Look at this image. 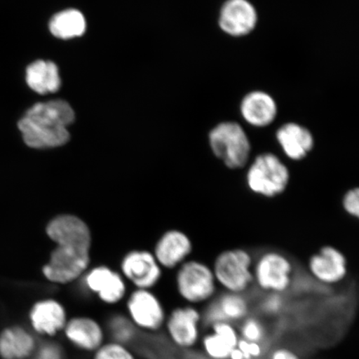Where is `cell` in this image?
Segmentation results:
<instances>
[{"label":"cell","mask_w":359,"mask_h":359,"mask_svg":"<svg viewBox=\"0 0 359 359\" xmlns=\"http://www.w3.org/2000/svg\"><path fill=\"white\" fill-rule=\"evenodd\" d=\"M229 359H247L241 350L237 347L232 350L230 358Z\"/></svg>","instance_id":"35"},{"label":"cell","mask_w":359,"mask_h":359,"mask_svg":"<svg viewBox=\"0 0 359 359\" xmlns=\"http://www.w3.org/2000/svg\"><path fill=\"white\" fill-rule=\"evenodd\" d=\"M293 275V264L279 251H266L254 262V282L266 293H285L291 287Z\"/></svg>","instance_id":"8"},{"label":"cell","mask_w":359,"mask_h":359,"mask_svg":"<svg viewBox=\"0 0 359 359\" xmlns=\"http://www.w3.org/2000/svg\"><path fill=\"white\" fill-rule=\"evenodd\" d=\"M237 348L241 350L247 359L258 358L262 354V344L248 342V341L240 339Z\"/></svg>","instance_id":"32"},{"label":"cell","mask_w":359,"mask_h":359,"mask_svg":"<svg viewBox=\"0 0 359 359\" xmlns=\"http://www.w3.org/2000/svg\"><path fill=\"white\" fill-rule=\"evenodd\" d=\"M214 300L224 321L236 324L249 316L250 305L243 294L226 292Z\"/></svg>","instance_id":"25"},{"label":"cell","mask_w":359,"mask_h":359,"mask_svg":"<svg viewBox=\"0 0 359 359\" xmlns=\"http://www.w3.org/2000/svg\"><path fill=\"white\" fill-rule=\"evenodd\" d=\"M177 294L192 306L208 304L217 297L218 285L212 269L197 260H187L176 276Z\"/></svg>","instance_id":"3"},{"label":"cell","mask_w":359,"mask_h":359,"mask_svg":"<svg viewBox=\"0 0 359 359\" xmlns=\"http://www.w3.org/2000/svg\"><path fill=\"white\" fill-rule=\"evenodd\" d=\"M121 268L123 276L136 289L152 290L161 278L160 264L154 255L147 250H133L126 255Z\"/></svg>","instance_id":"13"},{"label":"cell","mask_w":359,"mask_h":359,"mask_svg":"<svg viewBox=\"0 0 359 359\" xmlns=\"http://www.w3.org/2000/svg\"><path fill=\"white\" fill-rule=\"evenodd\" d=\"M26 82L39 94L55 93L61 86L60 72L50 61L38 60L27 67Z\"/></svg>","instance_id":"22"},{"label":"cell","mask_w":359,"mask_h":359,"mask_svg":"<svg viewBox=\"0 0 359 359\" xmlns=\"http://www.w3.org/2000/svg\"><path fill=\"white\" fill-rule=\"evenodd\" d=\"M71 314L60 299L47 297L34 303L29 312V330L40 340L60 339Z\"/></svg>","instance_id":"10"},{"label":"cell","mask_w":359,"mask_h":359,"mask_svg":"<svg viewBox=\"0 0 359 359\" xmlns=\"http://www.w3.org/2000/svg\"><path fill=\"white\" fill-rule=\"evenodd\" d=\"M18 128L25 144L34 149H48L66 144L70 134L67 128L53 127L33 122L25 116L20 120Z\"/></svg>","instance_id":"17"},{"label":"cell","mask_w":359,"mask_h":359,"mask_svg":"<svg viewBox=\"0 0 359 359\" xmlns=\"http://www.w3.org/2000/svg\"><path fill=\"white\" fill-rule=\"evenodd\" d=\"M199 347L208 359H229L235 348L222 336L210 330L202 334Z\"/></svg>","instance_id":"26"},{"label":"cell","mask_w":359,"mask_h":359,"mask_svg":"<svg viewBox=\"0 0 359 359\" xmlns=\"http://www.w3.org/2000/svg\"><path fill=\"white\" fill-rule=\"evenodd\" d=\"M90 250L79 247L57 245L43 268L45 279L55 285H69L87 271Z\"/></svg>","instance_id":"9"},{"label":"cell","mask_w":359,"mask_h":359,"mask_svg":"<svg viewBox=\"0 0 359 359\" xmlns=\"http://www.w3.org/2000/svg\"><path fill=\"white\" fill-rule=\"evenodd\" d=\"M210 150L217 159L231 170L248 165L251 143L243 128L236 122H223L215 126L208 135Z\"/></svg>","instance_id":"2"},{"label":"cell","mask_w":359,"mask_h":359,"mask_svg":"<svg viewBox=\"0 0 359 359\" xmlns=\"http://www.w3.org/2000/svg\"><path fill=\"white\" fill-rule=\"evenodd\" d=\"M208 330L214 332L226 339L233 347H237L238 343L241 339L239 330L235 324L227 321L215 323V324L210 326Z\"/></svg>","instance_id":"30"},{"label":"cell","mask_w":359,"mask_h":359,"mask_svg":"<svg viewBox=\"0 0 359 359\" xmlns=\"http://www.w3.org/2000/svg\"><path fill=\"white\" fill-rule=\"evenodd\" d=\"M192 250V242L185 233L170 230L157 241L154 255L161 267L174 269L187 262Z\"/></svg>","instance_id":"16"},{"label":"cell","mask_w":359,"mask_h":359,"mask_svg":"<svg viewBox=\"0 0 359 359\" xmlns=\"http://www.w3.org/2000/svg\"><path fill=\"white\" fill-rule=\"evenodd\" d=\"M40 339L29 329L11 326L0 334V356L3 359H31Z\"/></svg>","instance_id":"19"},{"label":"cell","mask_w":359,"mask_h":359,"mask_svg":"<svg viewBox=\"0 0 359 359\" xmlns=\"http://www.w3.org/2000/svg\"><path fill=\"white\" fill-rule=\"evenodd\" d=\"M124 302L123 312L139 333L143 336L163 334L168 311L154 291L135 289Z\"/></svg>","instance_id":"5"},{"label":"cell","mask_w":359,"mask_h":359,"mask_svg":"<svg viewBox=\"0 0 359 359\" xmlns=\"http://www.w3.org/2000/svg\"><path fill=\"white\" fill-rule=\"evenodd\" d=\"M46 233L56 245H72L87 250L91 249V231L88 224L76 215H57L47 224Z\"/></svg>","instance_id":"14"},{"label":"cell","mask_w":359,"mask_h":359,"mask_svg":"<svg viewBox=\"0 0 359 359\" xmlns=\"http://www.w3.org/2000/svg\"><path fill=\"white\" fill-rule=\"evenodd\" d=\"M290 182V169L272 152L257 155L247 167L246 185L255 195L266 198L279 196L286 191Z\"/></svg>","instance_id":"1"},{"label":"cell","mask_w":359,"mask_h":359,"mask_svg":"<svg viewBox=\"0 0 359 359\" xmlns=\"http://www.w3.org/2000/svg\"><path fill=\"white\" fill-rule=\"evenodd\" d=\"M203 325L198 307L184 304L168 311L163 334L173 347L192 351L199 346Z\"/></svg>","instance_id":"7"},{"label":"cell","mask_w":359,"mask_h":359,"mask_svg":"<svg viewBox=\"0 0 359 359\" xmlns=\"http://www.w3.org/2000/svg\"><path fill=\"white\" fill-rule=\"evenodd\" d=\"M276 140L285 156L291 161L306 158L314 147V138L309 130L303 126L288 123L277 130Z\"/></svg>","instance_id":"18"},{"label":"cell","mask_w":359,"mask_h":359,"mask_svg":"<svg viewBox=\"0 0 359 359\" xmlns=\"http://www.w3.org/2000/svg\"><path fill=\"white\" fill-rule=\"evenodd\" d=\"M253 266L248 251L231 249L217 255L212 269L217 285L226 292L244 294L254 283Z\"/></svg>","instance_id":"4"},{"label":"cell","mask_w":359,"mask_h":359,"mask_svg":"<svg viewBox=\"0 0 359 359\" xmlns=\"http://www.w3.org/2000/svg\"><path fill=\"white\" fill-rule=\"evenodd\" d=\"M85 285L106 306H116L128 296L123 276L107 266H97L90 271L85 276Z\"/></svg>","instance_id":"11"},{"label":"cell","mask_w":359,"mask_h":359,"mask_svg":"<svg viewBox=\"0 0 359 359\" xmlns=\"http://www.w3.org/2000/svg\"><path fill=\"white\" fill-rule=\"evenodd\" d=\"M343 208L350 217H359V190L358 187L345 193L342 200Z\"/></svg>","instance_id":"31"},{"label":"cell","mask_w":359,"mask_h":359,"mask_svg":"<svg viewBox=\"0 0 359 359\" xmlns=\"http://www.w3.org/2000/svg\"><path fill=\"white\" fill-rule=\"evenodd\" d=\"M308 268L314 280L320 284L334 286L342 283L348 276V260L342 251L326 245L309 259Z\"/></svg>","instance_id":"12"},{"label":"cell","mask_w":359,"mask_h":359,"mask_svg":"<svg viewBox=\"0 0 359 359\" xmlns=\"http://www.w3.org/2000/svg\"><path fill=\"white\" fill-rule=\"evenodd\" d=\"M107 339L133 347L142 336L124 312H111L103 318Z\"/></svg>","instance_id":"23"},{"label":"cell","mask_w":359,"mask_h":359,"mask_svg":"<svg viewBox=\"0 0 359 359\" xmlns=\"http://www.w3.org/2000/svg\"><path fill=\"white\" fill-rule=\"evenodd\" d=\"M269 359H302L294 350L287 347L273 349Z\"/></svg>","instance_id":"34"},{"label":"cell","mask_w":359,"mask_h":359,"mask_svg":"<svg viewBox=\"0 0 359 359\" xmlns=\"http://www.w3.org/2000/svg\"><path fill=\"white\" fill-rule=\"evenodd\" d=\"M241 339L248 342L262 344L266 336V326L255 317H247L238 327Z\"/></svg>","instance_id":"28"},{"label":"cell","mask_w":359,"mask_h":359,"mask_svg":"<svg viewBox=\"0 0 359 359\" xmlns=\"http://www.w3.org/2000/svg\"><path fill=\"white\" fill-rule=\"evenodd\" d=\"M257 22V11L249 0H226L219 11V28L232 37L250 34Z\"/></svg>","instance_id":"15"},{"label":"cell","mask_w":359,"mask_h":359,"mask_svg":"<svg viewBox=\"0 0 359 359\" xmlns=\"http://www.w3.org/2000/svg\"><path fill=\"white\" fill-rule=\"evenodd\" d=\"M60 340L67 349L88 358L107 340L103 320L92 314L70 316Z\"/></svg>","instance_id":"6"},{"label":"cell","mask_w":359,"mask_h":359,"mask_svg":"<svg viewBox=\"0 0 359 359\" xmlns=\"http://www.w3.org/2000/svg\"><path fill=\"white\" fill-rule=\"evenodd\" d=\"M67 348L60 339L40 340L31 359H67Z\"/></svg>","instance_id":"29"},{"label":"cell","mask_w":359,"mask_h":359,"mask_svg":"<svg viewBox=\"0 0 359 359\" xmlns=\"http://www.w3.org/2000/svg\"><path fill=\"white\" fill-rule=\"evenodd\" d=\"M53 35L62 39L79 37L86 30V21L78 11L69 10L57 13L49 24Z\"/></svg>","instance_id":"24"},{"label":"cell","mask_w":359,"mask_h":359,"mask_svg":"<svg viewBox=\"0 0 359 359\" xmlns=\"http://www.w3.org/2000/svg\"><path fill=\"white\" fill-rule=\"evenodd\" d=\"M88 359H140L133 347L107 339Z\"/></svg>","instance_id":"27"},{"label":"cell","mask_w":359,"mask_h":359,"mask_svg":"<svg viewBox=\"0 0 359 359\" xmlns=\"http://www.w3.org/2000/svg\"><path fill=\"white\" fill-rule=\"evenodd\" d=\"M25 116L34 123L62 128H67L75 118L73 109L64 100L37 103L27 111Z\"/></svg>","instance_id":"21"},{"label":"cell","mask_w":359,"mask_h":359,"mask_svg":"<svg viewBox=\"0 0 359 359\" xmlns=\"http://www.w3.org/2000/svg\"><path fill=\"white\" fill-rule=\"evenodd\" d=\"M241 112L246 123L255 128H266L275 121L277 105L269 94L254 91L242 100Z\"/></svg>","instance_id":"20"},{"label":"cell","mask_w":359,"mask_h":359,"mask_svg":"<svg viewBox=\"0 0 359 359\" xmlns=\"http://www.w3.org/2000/svg\"><path fill=\"white\" fill-rule=\"evenodd\" d=\"M263 311L266 313L276 314L281 311L283 300L280 294H269L267 298L264 299L262 304Z\"/></svg>","instance_id":"33"}]
</instances>
